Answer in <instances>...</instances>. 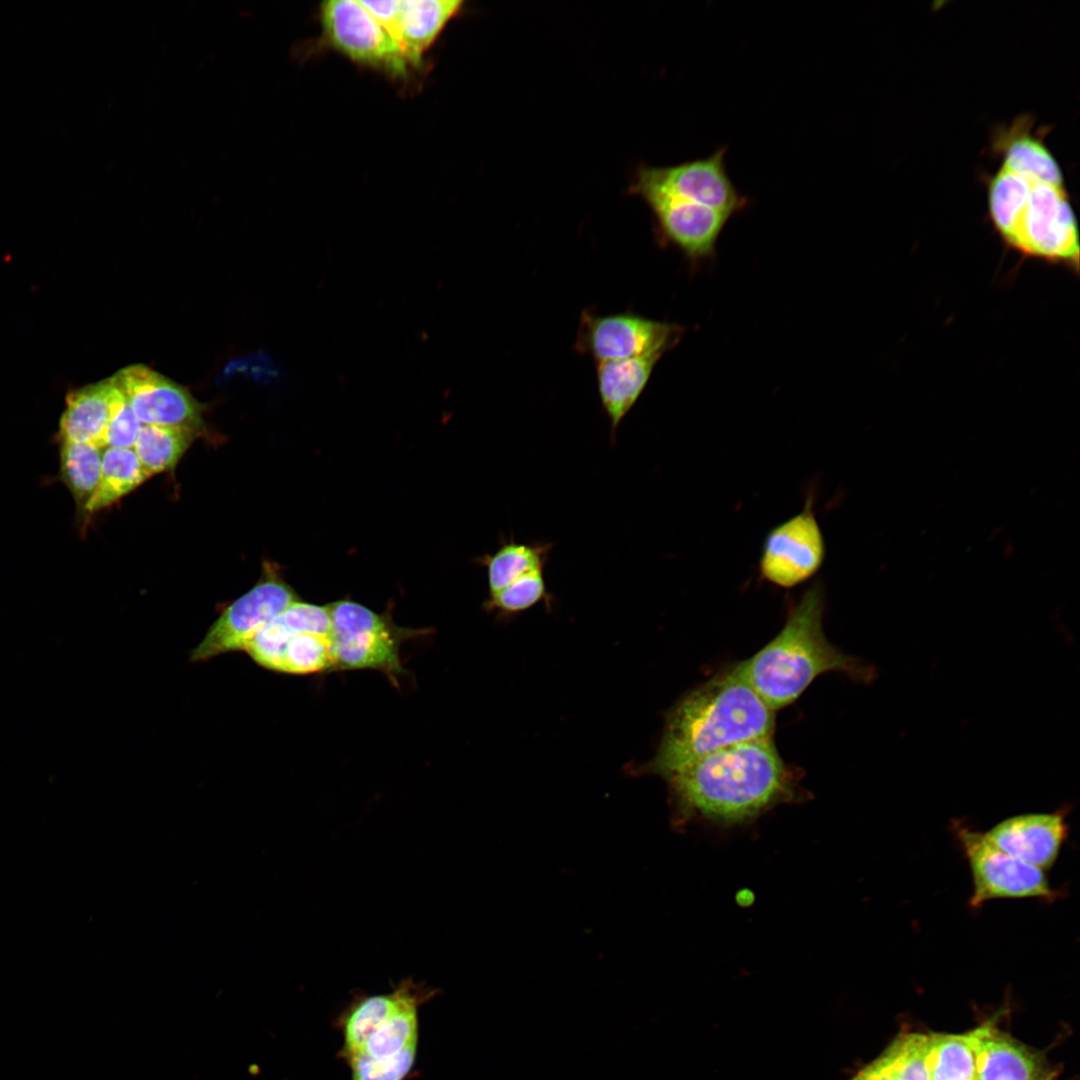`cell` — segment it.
<instances>
[{
    "instance_id": "6da1fadb",
    "label": "cell",
    "mask_w": 1080,
    "mask_h": 1080,
    "mask_svg": "<svg viewBox=\"0 0 1080 1080\" xmlns=\"http://www.w3.org/2000/svg\"><path fill=\"white\" fill-rule=\"evenodd\" d=\"M680 819L717 824L750 821L798 797V775L773 737L730 745L687 763L664 777Z\"/></svg>"
},
{
    "instance_id": "7a4b0ae2",
    "label": "cell",
    "mask_w": 1080,
    "mask_h": 1080,
    "mask_svg": "<svg viewBox=\"0 0 1080 1080\" xmlns=\"http://www.w3.org/2000/svg\"><path fill=\"white\" fill-rule=\"evenodd\" d=\"M775 711L733 664L684 695L668 713L650 770L667 776L721 748L772 737Z\"/></svg>"
},
{
    "instance_id": "3957f363",
    "label": "cell",
    "mask_w": 1080,
    "mask_h": 1080,
    "mask_svg": "<svg viewBox=\"0 0 1080 1080\" xmlns=\"http://www.w3.org/2000/svg\"><path fill=\"white\" fill-rule=\"evenodd\" d=\"M438 993L408 977L387 993L356 994L334 1022L342 1039L337 1057L350 1080H408L417 1059L420 1008Z\"/></svg>"
},
{
    "instance_id": "277c9868",
    "label": "cell",
    "mask_w": 1080,
    "mask_h": 1080,
    "mask_svg": "<svg viewBox=\"0 0 1080 1080\" xmlns=\"http://www.w3.org/2000/svg\"><path fill=\"white\" fill-rule=\"evenodd\" d=\"M824 604L823 584L816 582L790 609L780 632L740 662L750 685L773 711L792 704L824 673L840 672L864 683L875 676L870 665L828 641L823 630Z\"/></svg>"
},
{
    "instance_id": "5b68a950",
    "label": "cell",
    "mask_w": 1080,
    "mask_h": 1080,
    "mask_svg": "<svg viewBox=\"0 0 1080 1080\" xmlns=\"http://www.w3.org/2000/svg\"><path fill=\"white\" fill-rule=\"evenodd\" d=\"M244 651L259 666L278 673L331 672L330 617L327 606L300 600L264 624Z\"/></svg>"
},
{
    "instance_id": "8992f818",
    "label": "cell",
    "mask_w": 1080,
    "mask_h": 1080,
    "mask_svg": "<svg viewBox=\"0 0 1080 1080\" xmlns=\"http://www.w3.org/2000/svg\"><path fill=\"white\" fill-rule=\"evenodd\" d=\"M330 617L332 671L374 669L393 683L405 670L401 644L426 633L397 626L390 615L379 614L355 601L342 599L327 605Z\"/></svg>"
},
{
    "instance_id": "52a82bcc",
    "label": "cell",
    "mask_w": 1080,
    "mask_h": 1080,
    "mask_svg": "<svg viewBox=\"0 0 1080 1080\" xmlns=\"http://www.w3.org/2000/svg\"><path fill=\"white\" fill-rule=\"evenodd\" d=\"M1024 258L1079 271L1078 226L1063 186L1033 183L1029 198L1004 242Z\"/></svg>"
},
{
    "instance_id": "ba28073f",
    "label": "cell",
    "mask_w": 1080,
    "mask_h": 1080,
    "mask_svg": "<svg viewBox=\"0 0 1080 1080\" xmlns=\"http://www.w3.org/2000/svg\"><path fill=\"white\" fill-rule=\"evenodd\" d=\"M952 827L972 875L971 907L976 909L995 899L1053 902L1061 895L1050 885L1044 870L997 848L980 831L960 822Z\"/></svg>"
},
{
    "instance_id": "9c48e42d",
    "label": "cell",
    "mask_w": 1080,
    "mask_h": 1080,
    "mask_svg": "<svg viewBox=\"0 0 1080 1080\" xmlns=\"http://www.w3.org/2000/svg\"><path fill=\"white\" fill-rule=\"evenodd\" d=\"M323 36L351 61L393 78H406L413 66L403 47L356 0H329L319 8Z\"/></svg>"
},
{
    "instance_id": "30bf717a",
    "label": "cell",
    "mask_w": 1080,
    "mask_h": 1080,
    "mask_svg": "<svg viewBox=\"0 0 1080 1080\" xmlns=\"http://www.w3.org/2000/svg\"><path fill=\"white\" fill-rule=\"evenodd\" d=\"M727 146L718 147L706 158L673 166H641L631 191L654 190L705 206L731 217L750 205L730 178L725 156Z\"/></svg>"
},
{
    "instance_id": "8fae6325",
    "label": "cell",
    "mask_w": 1080,
    "mask_h": 1080,
    "mask_svg": "<svg viewBox=\"0 0 1080 1080\" xmlns=\"http://www.w3.org/2000/svg\"><path fill=\"white\" fill-rule=\"evenodd\" d=\"M299 600L274 568L244 595L226 606L190 654L205 662L221 654L244 651L251 637L268 621Z\"/></svg>"
},
{
    "instance_id": "7c38bea8",
    "label": "cell",
    "mask_w": 1080,
    "mask_h": 1080,
    "mask_svg": "<svg viewBox=\"0 0 1080 1080\" xmlns=\"http://www.w3.org/2000/svg\"><path fill=\"white\" fill-rule=\"evenodd\" d=\"M825 555L824 536L809 494L801 512L767 533L759 559L760 575L773 585L792 588L814 576Z\"/></svg>"
},
{
    "instance_id": "4fadbf2b",
    "label": "cell",
    "mask_w": 1080,
    "mask_h": 1080,
    "mask_svg": "<svg viewBox=\"0 0 1080 1080\" xmlns=\"http://www.w3.org/2000/svg\"><path fill=\"white\" fill-rule=\"evenodd\" d=\"M682 328L634 313H584L577 347L596 362L644 356L662 357L679 340Z\"/></svg>"
},
{
    "instance_id": "5bb4252c",
    "label": "cell",
    "mask_w": 1080,
    "mask_h": 1080,
    "mask_svg": "<svg viewBox=\"0 0 1080 1080\" xmlns=\"http://www.w3.org/2000/svg\"><path fill=\"white\" fill-rule=\"evenodd\" d=\"M112 378L141 425L202 431L200 404L171 379L142 364L127 366Z\"/></svg>"
},
{
    "instance_id": "9a60e30c",
    "label": "cell",
    "mask_w": 1080,
    "mask_h": 1080,
    "mask_svg": "<svg viewBox=\"0 0 1080 1080\" xmlns=\"http://www.w3.org/2000/svg\"><path fill=\"white\" fill-rule=\"evenodd\" d=\"M646 202L662 238L694 263L711 259L730 219L723 212L654 190L634 192Z\"/></svg>"
},
{
    "instance_id": "2e32d148",
    "label": "cell",
    "mask_w": 1080,
    "mask_h": 1080,
    "mask_svg": "<svg viewBox=\"0 0 1080 1080\" xmlns=\"http://www.w3.org/2000/svg\"><path fill=\"white\" fill-rule=\"evenodd\" d=\"M1067 834L1064 809L1014 815L984 833L997 848L1044 871L1054 865Z\"/></svg>"
},
{
    "instance_id": "e0dca14e",
    "label": "cell",
    "mask_w": 1080,
    "mask_h": 1080,
    "mask_svg": "<svg viewBox=\"0 0 1080 1080\" xmlns=\"http://www.w3.org/2000/svg\"><path fill=\"white\" fill-rule=\"evenodd\" d=\"M966 1035L975 1053L976 1080H1050L1027 1048L991 1026Z\"/></svg>"
},
{
    "instance_id": "ac0fdd59",
    "label": "cell",
    "mask_w": 1080,
    "mask_h": 1080,
    "mask_svg": "<svg viewBox=\"0 0 1080 1080\" xmlns=\"http://www.w3.org/2000/svg\"><path fill=\"white\" fill-rule=\"evenodd\" d=\"M660 356L597 362L596 378L602 408L615 443L618 427L644 391Z\"/></svg>"
},
{
    "instance_id": "d6986e66",
    "label": "cell",
    "mask_w": 1080,
    "mask_h": 1080,
    "mask_svg": "<svg viewBox=\"0 0 1080 1080\" xmlns=\"http://www.w3.org/2000/svg\"><path fill=\"white\" fill-rule=\"evenodd\" d=\"M118 393L112 377L68 394L60 419L59 441L103 447V438Z\"/></svg>"
},
{
    "instance_id": "ffe728a7",
    "label": "cell",
    "mask_w": 1080,
    "mask_h": 1080,
    "mask_svg": "<svg viewBox=\"0 0 1080 1080\" xmlns=\"http://www.w3.org/2000/svg\"><path fill=\"white\" fill-rule=\"evenodd\" d=\"M461 0H400L399 43L413 67L461 9Z\"/></svg>"
},
{
    "instance_id": "44dd1931",
    "label": "cell",
    "mask_w": 1080,
    "mask_h": 1080,
    "mask_svg": "<svg viewBox=\"0 0 1080 1080\" xmlns=\"http://www.w3.org/2000/svg\"><path fill=\"white\" fill-rule=\"evenodd\" d=\"M148 478L133 449L105 448L98 485L83 512L94 514L113 505Z\"/></svg>"
},
{
    "instance_id": "7402d4cb",
    "label": "cell",
    "mask_w": 1080,
    "mask_h": 1080,
    "mask_svg": "<svg viewBox=\"0 0 1080 1080\" xmlns=\"http://www.w3.org/2000/svg\"><path fill=\"white\" fill-rule=\"evenodd\" d=\"M1000 141L1003 167L1031 182L1063 186L1062 173L1046 146L1022 127H1012Z\"/></svg>"
},
{
    "instance_id": "603a6c76",
    "label": "cell",
    "mask_w": 1080,
    "mask_h": 1080,
    "mask_svg": "<svg viewBox=\"0 0 1080 1080\" xmlns=\"http://www.w3.org/2000/svg\"><path fill=\"white\" fill-rule=\"evenodd\" d=\"M553 546L551 542L519 543L513 536L503 539L493 554L479 559L487 571L490 594L531 571L545 569Z\"/></svg>"
},
{
    "instance_id": "cb8c5ba5",
    "label": "cell",
    "mask_w": 1080,
    "mask_h": 1080,
    "mask_svg": "<svg viewBox=\"0 0 1080 1080\" xmlns=\"http://www.w3.org/2000/svg\"><path fill=\"white\" fill-rule=\"evenodd\" d=\"M197 436L189 430L142 425L133 450L151 477L173 470Z\"/></svg>"
},
{
    "instance_id": "d4e9b609",
    "label": "cell",
    "mask_w": 1080,
    "mask_h": 1080,
    "mask_svg": "<svg viewBox=\"0 0 1080 1080\" xmlns=\"http://www.w3.org/2000/svg\"><path fill=\"white\" fill-rule=\"evenodd\" d=\"M104 449L91 443L60 441V475L80 512L100 478Z\"/></svg>"
},
{
    "instance_id": "484cf974",
    "label": "cell",
    "mask_w": 1080,
    "mask_h": 1080,
    "mask_svg": "<svg viewBox=\"0 0 1080 1080\" xmlns=\"http://www.w3.org/2000/svg\"><path fill=\"white\" fill-rule=\"evenodd\" d=\"M1033 183L1005 167L991 180L988 190L989 216L1003 243L1012 233Z\"/></svg>"
},
{
    "instance_id": "4316f807",
    "label": "cell",
    "mask_w": 1080,
    "mask_h": 1080,
    "mask_svg": "<svg viewBox=\"0 0 1080 1080\" xmlns=\"http://www.w3.org/2000/svg\"><path fill=\"white\" fill-rule=\"evenodd\" d=\"M926 1064L930 1080H976L975 1053L966 1034L929 1035Z\"/></svg>"
},
{
    "instance_id": "83f0119b",
    "label": "cell",
    "mask_w": 1080,
    "mask_h": 1080,
    "mask_svg": "<svg viewBox=\"0 0 1080 1080\" xmlns=\"http://www.w3.org/2000/svg\"><path fill=\"white\" fill-rule=\"evenodd\" d=\"M928 1035L905 1034L882 1054L893 1080H930L927 1064Z\"/></svg>"
},
{
    "instance_id": "f1b7e54d",
    "label": "cell",
    "mask_w": 1080,
    "mask_h": 1080,
    "mask_svg": "<svg viewBox=\"0 0 1080 1080\" xmlns=\"http://www.w3.org/2000/svg\"><path fill=\"white\" fill-rule=\"evenodd\" d=\"M547 595L544 569H537L490 594L486 608L505 615L518 614L545 600Z\"/></svg>"
},
{
    "instance_id": "f546056e",
    "label": "cell",
    "mask_w": 1080,
    "mask_h": 1080,
    "mask_svg": "<svg viewBox=\"0 0 1080 1080\" xmlns=\"http://www.w3.org/2000/svg\"><path fill=\"white\" fill-rule=\"evenodd\" d=\"M141 427V423L118 388L112 415L103 438L104 449H133Z\"/></svg>"
},
{
    "instance_id": "4dcf8cb0",
    "label": "cell",
    "mask_w": 1080,
    "mask_h": 1080,
    "mask_svg": "<svg viewBox=\"0 0 1080 1080\" xmlns=\"http://www.w3.org/2000/svg\"><path fill=\"white\" fill-rule=\"evenodd\" d=\"M359 3L399 43L400 0Z\"/></svg>"
},
{
    "instance_id": "1f68e13d",
    "label": "cell",
    "mask_w": 1080,
    "mask_h": 1080,
    "mask_svg": "<svg viewBox=\"0 0 1080 1080\" xmlns=\"http://www.w3.org/2000/svg\"><path fill=\"white\" fill-rule=\"evenodd\" d=\"M850 1080H893V1078L885 1059L881 1055Z\"/></svg>"
},
{
    "instance_id": "d6a6232c",
    "label": "cell",
    "mask_w": 1080,
    "mask_h": 1080,
    "mask_svg": "<svg viewBox=\"0 0 1080 1080\" xmlns=\"http://www.w3.org/2000/svg\"><path fill=\"white\" fill-rule=\"evenodd\" d=\"M1002 551H1003V555L1006 558L1009 559V558L1013 557L1015 555V552H1016L1014 542L1011 539L1006 540V542L1003 545Z\"/></svg>"
}]
</instances>
